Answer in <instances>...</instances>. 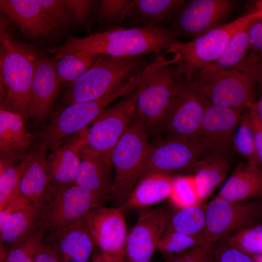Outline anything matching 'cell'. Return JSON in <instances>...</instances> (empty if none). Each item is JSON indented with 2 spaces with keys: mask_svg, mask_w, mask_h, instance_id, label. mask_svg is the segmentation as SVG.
I'll return each instance as SVG.
<instances>
[{
  "mask_svg": "<svg viewBox=\"0 0 262 262\" xmlns=\"http://www.w3.org/2000/svg\"><path fill=\"white\" fill-rule=\"evenodd\" d=\"M255 103L248 107L247 111L255 147L262 164V123L258 116Z\"/></svg>",
  "mask_w": 262,
  "mask_h": 262,
  "instance_id": "44",
  "label": "cell"
},
{
  "mask_svg": "<svg viewBox=\"0 0 262 262\" xmlns=\"http://www.w3.org/2000/svg\"><path fill=\"white\" fill-rule=\"evenodd\" d=\"M33 134L26 128L19 114L0 109V163L20 162L31 150Z\"/></svg>",
  "mask_w": 262,
  "mask_h": 262,
  "instance_id": "22",
  "label": "cell"
},
{
  "mask_svg": "<svg viewBox=\"0 0 262 262\" xmlns=\"http://www.w3.org/2000/svg\"><path fill=\"white\" fill-rule=\"evenodd\" d=\"M60 262H78L74 258L66 255H60Z\"/></svg>",
  "mask_w": 262,
  "mask_h": 262,
  "instance_id": "50",
  "label": "cell"
},
{
  "mask_svg": "<svg viewBox=\"0 0 262 262\" xmlns=\"http://www.w3.org/2000/svg\"><path fill=\"white\" fill-rule=\"evenodd\" d=\"M209 245L202 236H194L176 231H168L164 232L161 237L157 250L165 258H167L193 248H206Z\"/></svg>",
  "mask_w": 262,
  "mask_h": 262,
  "instance_id": "33",
  "label": "cell"
},
{
  "mask_svg": "<svg viewBox=\"0 0 262 262\" xmlns=\"http://www.w3.org/2000/svg\"><path fill=\"white\" fill-rule=\"evenodd\" d=\"M7 21L1 17L0 73L5 97L0 106L28 119L31 88L39 57L15 39Z\"/></svg>",
  "mask_w": 262,
  "mask_h": 262,
  "instance_id": "3",
  "label": "cell"
},
{
  "mask_svg": "<svg viewBox=\"0 0 262 262\" xmlns=\"http://www.w3.org/2000/svg\"><path fill=\"white\" fill-rule=\"evenodd\" d=\"M138 87L108 106L87 130L82 145L108 157L135 117Z\"/></svg>",
  "mask_w": 262,
  "mask_h": 262,
  "instance_id": "11",
  "label": "cell"
},
{
  "mask_svg": "<svg viewBox=\"0 0 262 262\" xmlns=\"http://www.w3.org/2000/svg\"><path fill=\"white\" fill-rule=\"evenodd\" d=\"M261 16L262 11L256 10L220 25L192 41H178L172 45L170 49L179 56L177 67L184 80L190 81L198 71L216 60L238 31Z\"/></svg>",
  "mask_w": 262,
  "mask_h": 262,
  "instance_id": "6",
  "label": "cell"
},
{
  "mask_svg": "<svg viewBox=\"0 0 262 262\" xmlns=\"http://www.w3.org/2000/svg\"><path fill=\"white\" fill-rule=\"evenodd\" d=\"M168 198L179 209L201 205L194 176L174 177Z\"/></svg>",
  "mask_w": 262,
  "mask_h": 262,
  "instance_id": "34",
  "label": "cell"
},
{
  "mask_svg": "<svg viewBox=\"0 0 262 262\" xmlns=\"http://www.w3.org/2000/svg\"><path fill=\"white\" fill-rule=\"evenodd\" d=\"M181 0H133L125 19L134 27H155L172 16L184 3Z\"/></svg>",
  "mask_w": 262,
  "mask_h": 262,
  "instance_id": "28",
  "label": "cell"
},
{
  "mask_svg": "<svg viewBox=\"0 0 262 262\" xmlns=\"http://www.w3.org/2000/svg\"><path fill=\"white\" fill-rule=\"evenodd\" d=\"M139 80L133 77L110 94L98 99L73 103L56 113L39 135L48 149L59 147L66 139L94 121L108 106L136 89Z\"/></svg>",
  "mask_w": 262,
  "mask_h": 262,
  "instance_id": "5",
  "label": "cell"
},
{
  "mask_svg": "<svg viewBox=\"0 0 262 262\" xmlns=\"http://www.w3.org/2000/svg\"><path fill=\"white\" fill-rule=\"evenodd\" d=\"M80 165L75 184L90 190L106 200L110 197L113 184L111 158L82 144Z\"/></svg>",
  "mask_w": 262,
  "mask_h": 262,
  "instance_id": "21",
  "label": "cell"
},
{
  "mask_svg": "<svg viewBox=\"0 0 262 262\" xmlns=\"http://www.w3.org/2000/svg\"><path fill=\"white\" fill-rule=\"evenodd\" d=\"M147 64L141 56L98 55L88 70L67 85L64 102L69 105L101 98L116 90Z\"/></svg>",
  "mask_w": 262,
  "mask_h": 262,
  "instance_id": "4",
  "label": "cell"
},
{
  "mask_svg": "<svg viewBox=\"0 0 262 262\" xmlns=\"http://www.w3.org/2000/svg\"><path fill=\"white\" fill-rule=\"evenodd\" d=\"M231 246L250 256L262 254V224H258L224 239Z\"/></svg>",
  "mask_w": 262,
  "mask_h": 262,
  "instance_id": "36",
  "label": "cell"
},
{
  "mask_svg": "<svg viewBox=\"0 0 262 262\" xmlns=\"http://www.w3.org/2000/svg\"><path fill=\"white\" fill-rule=\"evenodd\" d=\"M257 86L261 94L262 93V59L260 60L258 75H257Z\"/></svg>",
  "mask_w": 262,
  "mask_h": 262,
  "instance_id": "47",
  "label": "cell"
},
{
  "mask_svg": "<svg viewBox=\"0 0 262 262\" xmlns=\"http://www.w3.org/2000/svg\"><path fill=\"white\" fill-rule=\"evenodd\" d=\"M192 170L202 204L226 179L229 165L226 157L208 154L200 159Z\"/></svg>",
  "mask_w": 262,
  "mask_h": 262,
  "instance_id": "29",
  "label": "cell"
},
{
  "mask_svg": "<svg viewBox=\"0 0 262 262\" xmlns=\"http://www.w3.org/2000/svg\"><path fill=\"white\" fill-rule=\"evenodd\" d=\"M216 196L232 202L247 201L262 196L261 165L248 161L240 163Z\"/></svg>",
  "mask_w": 262,
  "mask_h": 262,
  "instance_id": "23",
  "label": "cell"
},
{
  "mask_svg": "<svg viewBox=\"0 0 262 262\" xmlns=\"http://www.w3.org/2000/svg\"><path fill=\"white\" fill-rule=\"evenodd\" d=\"M35 256L30 257V258L25 260L24 261H22V262H34Z\"/></svg>",
  "mask_w": 262,
  "mask_h": 262,
  "instance_id": "54",
  "label": "cell"
},
{
  "mask_svg": "<svg viewBox=\"0 0 262 262\" xmlns=\"http://www.w3.org/2000/svg\"><path fill=\"white\" fill-rule=\"evenodd\" d=\"M165 228V210L162 208L142 215L128 231L124 262H150Z\"/></svg>",
  "mask_w": 262,
  "mask_h": 262,
  "instance_id": "17",
  "label": "cell"
},
{
  "mask_svg": "<svg viewBox=\"0 0 262 262\" xmlns=\"http://www.w3.org/2000/svg\"><path fill=\"white\" fill-rule=\"evenodd\" d=\"M46 234L40 229L22 242L8 247L6 251L1 247V262H22L35 256Z\"/></svg>",
  "mask_w": 262,
  "mask_h": 262,
  "instance_id": "38",
  "label": "cell"
},
{
  "mask_svg": "<svg viewBox=\"0 0 262 262\" xmlns=\"http://www.w3.org/2000/svg\"><path fill=\"white\" fill-rule=\"evenodd\" d=\"M0 7L29 40L48 37L59 26L45 13L38 0H0Z\"/></svg>",
  "mask_w": 262,
  "mask_h": 262,
  "instance_id": "20",
  "label": "cell"
},
{
  "mask_svg": "<svg viewBox=\"0 0 262 262\" xmlns=\"http://www.w3.org/2000/svg\"><path fill=\"white\" fill-rule=\"evenodd\" d=\"M123 212L120 207L101 205L84 218L95 245L110 262H124L128 231Z\"/></svg>",
  "mask_w": 262,
  "mask_h": 262,
  "instance_id": "13",
  "label": "cell"
},
{
  "mask_svg": "<svg viewBox=\"0 0 262 262\" xmlns=\"http://www.w3.org/2000/svg\"><path fill=\"white\" fill-rule=\"evenodd\" d=\"M233 3L230 0H190L181 5L172 28L178 35L195 39L220 25V22L231 10Z\"/></svg>",
  "mask_w": 262,
  "mask_h": 262,
  "instance_id": "16",
  "label": "cell"
},
{
  "mask_svg": "<svg viewBox=\"0 0 262 262\" xmlns=\"http://www.w3.org/2000/svg\"><path fill=\"white\" fill-rule=\"evenodd\" d=\"M204 104L205 111L200 125L191 138L207 155L215 154L226 158L234 149V136L242 112L234 109Z\"/></svg>",
  "mask_w": 262,
  "mask_h": 262,
  "instance_id": "12",
  "label": "cell"
},
{
  "mask_svg": "<svg viewBox=\"0 0 262 262\" xmlns=\"http://www.w3.org/2000/svg\"><path fill=\"white\" fill-rule=\"evenodd\" d=\"M45 13L60 25L65 23L68 18V9L65 0H38Z\"/></svg>",
  "mask_w": 262,
  "mask_h": 262,
  "instance_id": "41",
  "label": "cell"
},
{
  "mask_svg": "<svg viewBox=\"0 0 262 262\" xmlns=\"http://www.w3.org/2000/svg\"><path fill=\"white\" fill-rule=\"evenodd\" d=\"M43 204L32 203L12 215L0 227V244L13 246L29 238L40 229Z\"/></svg>",
  "mask_w": 262,
  "mask_h": 262,
  "instance_id": "27",
  "label": "cell"
},
{
  "mask_svg": "<svg viewBox=\"0 0 262 262\" xmlns=\"http://www.w3.org/2000/svg\"><path fill=\"white\" fill-rule=\"evenodd\" d=\"M165 232L176 231L194 236H203L205 226V207L193 206L169 213L165 211Z\"/></svg>",
  "mask_w": 262,
  "mask_h": 262,
  "instance_id": "30",
  "label": "cell"
},
{
  "mask_svg": "<svg viewBox=\"0 0 262 262\" xmlns=\"http://www.w3.org/2000/svg\"><path fill=\"white\" fill-rule=\"evenodd\" d=\"M249 24L232 37L221 55L209 66L214 68H229L238 65L245 60L249 50Z\"/></svg>",
  "mask_w": 262,
  "mask_h": 262,
  "instance_id": "32",
  "label": "cell"
},
{
  "mask_svg": "<svg viewBox=\"0 0 262 262\" xmlns=\"http://www.w3.org/2000/svg\"><path fill=\"white\" fill-rule=\"evenodd\" d=\"M22 161L13 164L0 163V209L19 194Z\"/></svg>",
  "mask_w": 262,
  "mask_h": 262,
  "instance_id": "37",
  "label": "cell"
},
{
  "mask_svg": "<svg viewBox=\"0 0 262 262\" xmlns=\"http://www.w3.org/2000/svg\"><path fill=\"white\" fill-rule=\"evenodd\" d=\"M55 60L42 57L36 63L29 103V117L36 125L48 120L58 95L60 82L55 72Z\"/></svg>",
  "mask_w": 262,
  "mask_h": 262,
  "instance_id": "19",
  "label": "cell"
},
{
  "mask_svg": "<svg viewBox=\"0 0 262 262\" xmlns=\"http://www.w3.org/2000/svg\"><path fill=\"white\" fill-rule=\"evenodd\" d=\"M131 2L130 0H102L99 8L100 20H124Z\"/></svg>",
  "mask_w": 262,
  "mask_h": 262,
  "instance_id": "40",
  "label": "cell"
},
{
  "mask_svg": "<svg viewBox=\"0 0 262 262\" xmlns=\"http://www.w3.org/2000/svg\"><path fill=\"white\" fill-rule=\"evenodd\" d=\"M37 251L34 262H60L54 238L47 234Z\"/></svg>",
  "mask_w": 262,
  "mask_h": 262,
  "instance_id": "42",
  "label": "cell"
},
{
  "mask_svg": "<svg viewBox=\"0 0 262 262\" xmlns=\"http://www.w3.org/2000/svg\"><path fill=\"white\" fill-rule=\"evenodd\" d=\"M174 177L169 173L149 171L137 181L126 202L121 207L123 211L143 208L159 203L170 195Z\"/></svg>",
  "mask_w": 262,
  "mask_h": 262,
  "instance_id": "24",
  "label": "cell"
},
{
  "mask_svg": "<svg viewBox=\"0 0 262 262\" xmlns=\"http://www.w3.org/2000/svg\"><path fill=\"white\" fill-rule=\"evenodd\" d=\"M51 235L59 255L70 256L78 262H88L95 244L84 218Z\"/></svg>",
  "mask_w": 262,
  "mask_h": 262,
  "instance_id": "26",
  "label": "cell"
},
{
  "mask_svg": "<svg viewBox=\"0 0 262 262\" xmlns=\"http://www.w3.org/2000/svg\"><path fill=\"white\" fill-rule=\"evenodd\" d=\"M66 6L76 19L83 20L89 14L92 1L88 0H66Z\"/></svg>",
  "mask_w": 262,
  "mask_h": 262,
  "instance_id": "46",
  "label": "cell"
},
{
  "mask_svg": "<svg viewBox=\"0 0 262 262\" xmlns=\"http://www.w3.org/2000/svg\"><path fill=\"white\" fill-rule=\"evenodd\" d=\"M233 147L247 161L262 164L255 147L247 109L242 113L234 136Z\"/></svg>",
  "mask_w": 262,
  "mask_h": 262,
  "instance_id": "35",
  "label": "cell"
},
{
  "mask_svg": "<svg viewBox=\"0 0 262 262\" xmlns=\"http://www.w3.org/2000/svg\"><path fill=\"white\" fill-rule=\"evenodd\" d=\"M99 262H110L105 259L101 254L99 255Z\"/></svg>",
  "mask_w": 262,
  "mask_h": 262,
  "instance_id": "55",
  "label": "cell"
},
{
  "mask_svg": "<svg viewBox=\"0 0 262 262\" xmlns=\"http://www.w3.org/2000/svg\"><path fill=\"white\" fill-rule=\"evenodd\" d=\"M106 200L94 192L75 183L57 187L44 204L39 229L47 234L58 230L85 216Z\"/></svg>",
  "mask_w": 262,
  "mask_h": 262,
  "instance_id": "10",
  "label": "cell"
},
{
  "mask_svg": "<svg viewBox=\"0 0 262 262\" xmlns=\"http://www.w3.org/2000/svg\"><path fill=\"white\" fill-rule=\"evenodd\" d=\"M204 111L203 101L183 80L163 117L160 131L166 137L191 138L198 130Z\"/></svg>",
  "mask_w": 262,
  "mask_h": 262,
  "instance_id": "15",
  "label": "cell"
},
{
  "mask_svg": "<svg viewBox=\"0 0 262 262\" xmlns=\"http://www.w3.org/2000/svg\"><path fill=\"white\" fill-rule=\"evenodd\" d=\"M260 58L249 51L245 60L229 68L207 66L185 83L205 103L241 112L255 102Z\"/></svg>",
  "mask_w": 262,
  "mask_h": 262,
  "instance_id": "2",
  "label": "cell"
},
{
  "mask_svg": "<svg viewBox=\"0 0 262 262\" xmlns=\"http://www.w3.org/2000/svg\"><path fill=\"white\" fill-rule=\"evenodd\" d=\"M174 60L150 73L138 86L135 117L144 125L147 134L160 131L163 117L173 98L183 82Z\"/></svg>",
  "mask_w": 262,
  "mask_h": 262,
  "instance_id": "8",
  "label": "cell"
},
{
  "mask_svg": "<svg viewBox=\"0 0 262 262\" xmlns=\"http://www.w3.org/2000/svg\"><path fill=\"white\" fill-rule=\"evenodd\" d=\"M47 151L45 146L39 143L35 148L29 151L22 161L19 190L30 204H44L57 188L48 166Z\"/></svg>",
  "mask_w": 262,
  "mask_h": 262,
  "instance_id": "18",
  "label": "cell"
},
{
  "mask_svg": "<svg viewBox=\"0 0 262 262\" xmlns=\"http://www.w3.org/2000/svg\"><path fill=\"white\" fill-rule=\"evenodd\" d=\"M206 155L204 150L192 138L166 137L150 145L144 163L143 175L149 171L169 173L192 170Z\"/></svg>",
  "mask_w": 262,
  "mask_h": 262,
  "instance_id": "14",
  "label": "cell"
},
{
  "mask_svg": "<svg viewBox=\"0 0 262 262\" xmlns=\"http://www.w3.org/2000/svg\"><path fill=\"white\" fill-rule=\"evenodd\" d=\"M255 106L259 119L262 123V93L261 94L259 100L255 102Z\"/></svg>",
  "mask_w": 262,
  "mask_h": 262,
  "instance_id": "49",
  "label": "cell"
},
{
  "mask_svg": "<svg viewBox=\"0 0 262 262\" xmlns=\"http://www.w3.org/2000/svg\"><path fill=\"white\" fill-rule=\"evenodd\" d=\"M163 262H185L182 253L174 255L171 257L165 258Z\"/></svg>",
  "mask_w": 262,
  "mask_h": 262,
  "instance_id": "48",
  "label": "cell"
},
{
  "mask_svg": "<svg viewBox=\"0 0 262 262\" xmlns=\"http://www.w3.org/2000/svg\"><path fill=\"white\" fill-rule=\"evenodd\" d=\"M196 262H212L208 257L205 250Z\"/></svg>",
  "mask_w": 262,
  "mask_h": 262,
  "instance_id": "51",
  "label": "cell"
},
{
  "mask_svg": "<svg viewBox=\"0 0 262 262\" xmlns=\"http://www.w3.org/2000/svg\"><path fill=\"white\" fill-rule=\"evenodd\" d=\"M30 204L20 193L9 199L0 209V227L12 215L24 209Z\"/></svg>",
  "mask_w": 262,
  "mask_h": 262,
  "instance_id": "45",
  "label": "cell"
},
{
  "mask_svg": "<svg viewBox=\"0 0 262 262\" xmlns=\"http://www.w3.org/2000/svg\"><path fill=\"white\" fill-rule=\"evenodd\" d=\"M203 237L208 244L224 240L262 220V201L232 202L216 196L205 207Z\"/></svg>",
  "mask_w": 262,
  "mask_h": 262,
  "instance_id": "9",
  "label": "cell"
},
{
  "mask_svg": "<svg viewBox=\"0 0 262 262\" xmlns=\"http://www.w3.org/2000/svg\"><path fill=\"white\" fill-rule=\"evenodd\" d=\"M253 257L256 262H262V254L255 255Z\"/></svg>",
  "mask_w": 262,
  "mask_h": 262,
  "instance_id": "53",
  "label": "cell"
},
{
  "mask_svg": "<svg viewBox=\"0 0 262 262\" xmlns=\"http://www.w3.org/2000/svg\"><path fill=\"white\" fill-rule=\"evenodd\" d=\"M205 251L212 262H256L252 256L231 246L225 240L210 244Z\"/></svg>",
  "mask_w": 262,
  "mask_h": 262,
  "instance_id": "39",
  "label": "cell"
},
{
  "mask_svg": "<svg viewBox=\"0 0 262 262\" xmlns=\"http://www.w3.org/2000/svg\"><path fill=\"white\" fill-rule=\"evenodd\" d=\"M82 144L81 132L52 150L47 156L48 166L57 187L74 183L80 165L79 149Z\"/></svg>",
  "mask_w": 262,
  "mask_h": 262,
  "instance_id": "25",
  "label": "cell"
},
{
  "mask_svg": "<svg viewBox=\"0 0 262 262\" xmlns=\"http://www.w3.org/2000/svg\"><path fill=\"white\" fill-rule=\"evenodd\" d=\"M249 50L262 59V16L253 19L248 27Z\"/></svg>",
  "mask_w": 262,
  "mask_h": 262,
  "instance_id": "43",
  "label": "cell"
},
{
  "mask_svg": "<svg viewBox=\"0 0 262 262\" xmlns=\"http://www.w3.org/2000/svg\"><path fill=\"white\" fill-rule=\"evenodd\" d=\"M98 55L83 52L68 53L56 61L55 72L60 82H71L88 70Z\"/></svg>",
  "mask_w": 262,
  "mask_h": 262,
  "instance_id": "31",
  "label": "cell"
},
{
  "mask_svg": "<svg viewBox=\"0 0 262 262\" xmlns=\"http://www.w3.org/2000/svg\"><path fill=\"white\" fill-rule=\"evenodd\" d=\"M179 35L172 28L155 27L119 28L88 36L69 37L53 49L56 60L74 52L114 57L139 56L169 49Z\"/></svg>",
  "mask_w": 262,
  "mask_h": 262,
  "instance_id": "1",
  "label": "cell"
},
{
  "mask_svg": "<svg viewBox=\"0 0 262 262\" xmlns=\"http://www.w3.org/2000/svg\"><path fill=\"white\" fill-rule=\"evenodd\" d=\"M255 5L257 10L262 11V0L257 1Z\"/></svg>",
  "mask_w": 262,
  "mask_h": 262,
  "instance_id": "52",
  "label": "cell"
},
{
  "mask_svg": "<svg viewBox=\"0 0 262 262\" xmlns=\"http://www.w3.org/2000/svg\"><path fill=\"white\" fill-rule=\"evenodd\" d=\"M150 145L144 125L135 117L111 154L115 176L110 197L118 207L126 202L142 176Z\"/></svg>",
  "mask_w": 262,
  "mask_h": 262,
  "instance_id": "7",
  "label": "cell"
}]
</instances>
